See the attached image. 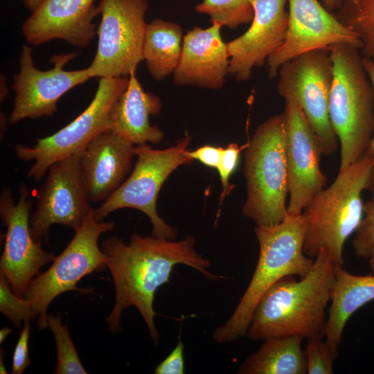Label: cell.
Masks as SVG:
<instances>
[{
	"label": "cell",
	"instance_id": "2",
	"mask_svg": "<svg viewBox=\"0 0 374 374\" xmlns=\"http://www.w3.org/2000/svg\"><path fill=\"white\" fill-rule=\"evenodd\" d=\"M335 269L329 254L321 251L305 276L296 280L287 276L276 282L257 303L245 336L254 341L289 336L324 337Z\"/></svg>",
	"mask_w": 374,
	"mask_h": 374
},
{
	"label": "cell",
	"instance_id": "13",
	"mask_svg": "<svg viewBox=\"0 0 374 374\" xmlns=\"http://www.w3.org/2000/svg\"><path fill=\"white\" fill-rule=\"evenodd\" d=\"M28 197L29 191L24 184L19 186L17 202L8 187L2 188L0 196V216L6 226L0 272L12 291L21 297L40 269L55 258L54 253L42 248V242L33 238L30 228L33 202Z\"/></svg>",
	"mask_w": 374,
	"mask_h": 374
},
{
	"label": "cell",
	"instance_id": "16",
	"mask_svg": "<svg viewBox=\"0 0 374 374\" xmlns=\"http://www.w3.org/2000/svg\"><path fill=\"white\" fill-rule=\"evenodd\" d=\"M285 101L287 209L290 215H299L328 179L320 168L322 152L318 139L305 115L294 99L286 98Z\"/></svg>",
	"mask_w": 374,
	"mask_h": 374
},
{
	"label": "cell",
	"instance_id": "11",
	"mask_svg": "<svg viewBox=\"0 0 374 374\" xmlns=\"http://www.w3.org/2000/svg\"><path fill=\"white\" fill-rule=\"evenodd\" d=\"M278 74V93L298 103L318 139L322 154H333L338 139L329 117L333 78L329 51L315 50L295 57L284 63Z\"/></svg>",
	"mask_w": 374,
	"mask_h": 374
},
{
	"label": "cell",
	"instance_id": "34",
	"mask_svg": "<svg viewBox=\"0 0 374 374\" xmlns=\"http://www.w3.org/2000/svg\"><path fill=\"white\" fill-rule=\"evenodd\" d=\"M223 150L224 148L220 146L206 145L193 151L186 149L184 153L193 161L197 160L208 167L217 169L221 160Z\"/></svg>",
	"mask_w": 374,
	"mask_h": 374
},
{
	"label": "cell",
	"instance_id": "35",
	"mask_svg": "<svg viewBox=\"0 0 374 374\" xmlns=\"http://www.w3.org/2000/svg\"><path fill=\"white\" fill-rule=\"evenodd\" d=\"M362 64L371 82L374 93V62L368 58L362 57ZM366 150L370 152L374 157V131L371 143ZM369 189H371L373 191H374V168L373 170L372 179Z\"/></svg>",
	"mask_w": 374,
	"mask_h": 374
},
{
	"label": "cell",
	"instance_id": "23",
	"mask_svg": "<svg viewBox=\"0 0 374 374\" xmlns=\"http://www.w3.org/2000/svg\"><path fill=\"white\" fill-rule=\"evenodd\" d=\"M299 336L265 340L241 364L240 374H306L307 360Z\"/></svg>",
	"mask_w": 374,
	"mask_h": 374
},
{
	"label": "cell",
	"instance_id": "26",
	"mask_svg": "<svg viewBox=\"0 0 374 374\" xmlns=\"http://www.w3.org/2000/svg\"><path fill=\"white\" fill-rule=\"evenodd\" d=\"M195 10L209 16L211 23L217 22L232 30L251 23L254 16L251 0H202Z\"/></svg>",
	"mask_w": 374,
	"mask_h": 374
},
{
	"label": "cell",
	"instance_id": "36",
	"mask_svg": "<svg viewBox=\"0 0 374 374\" xmlns=\"http://www.w3.org/2000/svg\"><path fill=\"white\" fill-rule=\"evenodd\" d=\"M342 0H321L323 6L330 12H335L341 5Z\"/></svg>",
	"mask_w": 374,
	"mask_h": 374
},
{
	"label": "cell",
	"instance_id": "32",
	"mask_svg": "<svg viewBox=\"0 0 374 374\" xmlns=\"http://www.w3.org/2000/svg\"><path fill=\"white\" fill-rule=\"evenodd\" d=\"M30 321H24L12 356V373L21 374L30 365L28 356V339L30 336Z\"/></svg>",
	"mask_w": 374,
	"mask_h": 374
},
{
	"label": "cell",
	"instance_id": "18",
	"mask_svg": "<svg viewBox=\"0 0 374 374\" xmlns=\"http://www.w3.org/2000/svg\"><path fill=\"white\" fill-rule=\"evenodd\" d=\"M98 15L94 0H44L26 20L22 31L31 45L60 39L84 48L96 35L93 19Z\"/></svg>",
	"mask_w": 374,
	"mask_h": 374
},
{
	"label": "cell",
	"instance_id": "40",
	"mask_svg": "<svg viewBox=\"0 0 374 374\" xmlns=\"http://www.w3.org/2000/svg\"><path fill=\"white\" fill-rule=\"evenodd\" d=\"M3 355H4L3 350L1 348V352H0V373L1 374H5V373H8L4 365Z\"/></svg>",
	"mask_w": 374,
	"mask_h": 374
},
{
	"label": "cell",
	"instance_id": "25",
	"mask_svg": "<svg viewBox=\"0 0 374 374\" xmlns=\"http://www.w3.org/2000/svg\"><path fill=\"white\" fill-rule=\"evenodd\" d=\"M335 15L357 34L363 57L374 62V0H342Z\"/></svg>",
	"mask_w": 374,
	"mask_h": 374
},
{
	"label": "cell",
	"instance_id": "14",
	"mask_svg": "<svg viewBox=\"0 0 374 374\" xmlns=\"http://www.w3.org/2000/svg\"><path fill=\"white\" fill-rule=\"evenodd\" d=\"M76 56V53L55 55L51 59L53 66L41 71L34 66L32 48L23 46L19 71L12 86L15 96L9 121L16 123L26 118L53 116L64 94L91 78L87 69L65 70L66 64Z\"/></svg>",
	"mask_w": 374,
	"mask_h": 374
},
{
	"label": "cell",
	"instance_id": "19",
	"mask_svg": "<svg viewBox=\"0 0 374 374\" xmlns=\"http://www.w3.org/2000/svg\"><path fill=\"white\" fill-rule=\"evenodd\" d=\"M222 27L213 22L206 28L195 26L184 36L180 60L172 73L175 84L211 89L224 85L230 56L222 38Z\"/></svg>",
	"mask_w": 374,
	"mask_h": 374
},
{
	"label": "cell",
	"instance_id": "41",
	"mask_svg": "<svg viewBox=\"0 0 374 374\" xmlns=\"http://www.w3.org/2000/svg\"><path fill=\"white\" fill-rule=\"evenodd\" d=\"M368 264L371 270L374 271V255L369 258Z\"/></svg>",
	"mask_w": 374,
	"mask_h": 374
},
{
	"label": "cell",
	"instance_id": "33",
	"mask_svg": "<svg viewBox=\"0 0 374 374\" xmlns=\"http://www.w3.org/2000/svg\"><path fill=\"white\" fill-rule=\"evenodd\" d=\"M184 346L179 340L172 352L155 368V374H183L184 373Z\"/></svg>",
	"mask_w": 374,
	"mask_h": 374
},
{
	"label": "cell",
	"instance_id": "30",
	"mask_svg": "<svg viewBox=\"0 0 374 374\" xmlns=\"http://www.w3.org/2000/svg\"><path fill=\"white\" fill-rule=\"evenodd\" d=\"M352 241L355 254L364 258L374 255V197L364 204V213Z\"/></svg>",
	"mask_w": 374,
	"mask_h": 374
},
{
	"label": "cell",
	"instance_id": "28",
	"mask_svg": "<svg viewBox=\"0 0 374 374\" xmlns=\"http://www.w3.org/2000/svg\"><path fill=\"white\" fill-rule=\"evenodd\" d=\"M0 312L17 327L22 321H34L30 303L17 295L5 277L0 272Z\"/></svg>",
	"mask_w": 374,
	"mask_h": 374
},
{
	"label": "cell",
	"instance_id": "17",
	"mask_svg": "<svg viewBox=\"0 0 374 374\" xmlns=\"http://www.w3.org/2000/svg\"><path fill=\"white\" fill-rule=\"evenodd\" d=\"M254 16L240 36L226 43L229 74L238 81L249 79L254 67L265 64L283 44L288 27L287 0H251Z\"/></svg>",
	"mask_w": 374,
	"mask_h": 374
},
{
	"label": "cell",
	"instance_id": "31",
	"mask_svg": "<svg viewBox=\"0 0 374 374\" xmlns=\"http://www.w3.org/2000/svg\"><path fill=\"white\" fill-rule=\"evenodd\" d=\"M245 147L246 144L240 147L238 144L231 143L227 147L224 148L221 160L217 168L222 186L220 196V203L235 187L233 184H230L229 179L236 170L240 161V152Z\"/></svg>",
	"mask_w": 374,
	"mask_h": 374
},
{
	"label": "cell",
	"instance_id": "24",
	"mask_svg": "<svg viewBox=\"0 0 374 374\" xmlns=\"http://www.w3.org/2000/svg\"><path fill=\"white\" fill-rule=\"evenodd\" d=\"M183 38L177 23L155 19L148 24L143 55L154 80L159 81L173 73L180 60Z\"/></svg>",
	"mask_w": 374,
	"mask_h": 374
},
{
	"label": "cell",
	"instance_id": "12",
	"mask_svg": "<svg viewBox=\"0 0 374 374\" xmlns=\"http://www.w3.org/2000/svg\"><path fill=\"white\" fill-rule=\"evenodd\" d=\"M80 154L81 151L60 159L48 170L36 210L30 217L31 234L37 242L47 241L50 227L55 224L75 232L92 209L80 172Z\"/></svg>",
	"mask_w": 374,
	"mask_h": 374
},
{
	"label": "cell",
	"instance_id": "42",
	"mask_svg": "<svg viewBox=\"0 0 374 374\" xmlns=\"http://www.w3.org/2000/svg\"><path fill=\"white\" fill-rule=\"evenodd\" d=\"M1 115L3 116V120H2V118H1V120L3 121V123H4L5 121H9V118H8V119L6 118L5 114H1ZM1 124H2V123H1ZM2 127H3V129L1 130V134H2L3 131V132L5 131L4 124L3 125V126L1 127V128Z\"/></svg>",
	"mask_w": 374,
	"mask_h": 374
},
{
	"label": "cell",
	"instance_id": "22",
	"mask_svg": "<svg viewBox=\"0 0 374 374\" xmlns=\"http://www.w3.org/2000/svg\"><path fill=\"white\" fill-rule=\"evenodd\" d=\"M335 281L324 337L336 358L344 326L357 310L374 300V276L353 275L335 267Z\"/></svg>",
	"mask_w": 374,
	"mask_h": 374
},
{
	"label": "cell",
	"instance_id": "39",
	"mask_svg": "<svg viewBox=\"0 0 374 374\" xmlns=\"http://www.w3.org/2000/svg\"><path fill=\"white\" fill-rule=\"evenodd\" d=\"M12 330L7 327H3L0 330V344H1L6 337L10 334Z\"/></svg>",
	"mask_w": 374,
	"mask_h": 374
},
{
	"label": "cell",
	"instance_id": "21",
	"mask_svg": "<svg viewBox=\"0 0 374 374\" xmlns=\"http://www.w3.org/2000/svg\"><path fill=\"white\" fill-rule=\"evenodd\" d=\"M161 109L160 98L144 91L133 73L112 108L110 130L134 145L158 144L164 134L158 126L150 123V116L159 114Z\"/></svg>",
	"mask_w": 374,
	"mask_h": 374
},
{
	"label": "cell",
	"instance_id": "27",
	"mask_svg": "<svg viewBox=\"0 0 374 374\" xmlns=\"http://www.w3.org/2000/svg\"><path fill=\"white\" fill-rule=\"evenodd\" d=\"M48 328L53 332L56 346L57 365L54 373H87L80 362L68 328L66 325L62 324L59 314L48 315Z\"/></svg>",
	"mask_w": 374,
	"mask_h": 374
},
{
	"label": "cell",
	"instance_id": "4",
	"mask_svg": "<svg viewBox=\"0 0 374 374\" xmlns=\"http://www.w3.org/2000/svg\"><path fill=\"white\" fill-rule=\"evenodd\" d=\"M373 168L374 157L366 150L310 200L303 211L307 221L305 255L314 258L325 251L335 267H344V244L363 217L362 195L370 187Z\"/></svg>",
	"mask_w": 374,
	"mask_h": 374
},
{
	"label": "cell",
	"instance_id": "7",
	"mask_svg": "<svg viewBox=\"0 0 374 374\" xmlns=\"http://www.w3.org/2000/svg\"><path fill=\"white\" fill-rule=\"evenodd\" d=\"M191 137L187 133L177 143L165 150H154L147 144L137 145L136 163L130 177L96 209V220L101 221L109 213L123 208L139 210L152 224V235L174 240L176 228L168 224L158 214L157 199L169 175L178 167L193 160L184 154Z\"/></svg>",
	"mask_w": 374,
	"mask_h": 374
},
{
	"label": "cell",
	"instance_id": "6",
	"mask_svg": "<svg viewBox=\"0 0 374 374\" xmlns=\"http://www.w3.org/2000/svg\"><path fill=\"white\" fill-rule=\"evenodd\" d=\"M285 139L283 112L262 123L246 143L243 173L247 199L242 211L256 226H275L287 215Z\"/></svg>",
	"mask_w": 374,
	"mask_h": 374
},
{
	"label": "cell",
	"instance_id": "3",
	"mask_svg": "<svg viewBox=\"0 0 374 374\" xmlns=\"http://www.w3.org/2000/svg\"><path fill=\"white\" fill-rule=\"evenodd\" d=\"M307 221L304 214L287 213L283 222L272 226L255 227L259 244L257 265L250 283L236 308L213 333L219 344H226L245 336L253 312L261 296L287 276H305L314 258L303 250Z\"/></svg>",
	"mask_w": 374,
	"mask_h": 374
},
{
	"label": "cell",
	"instance_id": "15",
	"mask_svg": "<svg viewBox=\"0 0 374 374\" xmlns=\"http://www.w3.org/2000/svg\"><path fill=\"white\" fill-rule=\"evenodd\" d=\"M288 27L282 46L267 60L270 78L286 62L303 53L345 43L361 48L357 34L344 26L318 0H287Z\"/></svg>",
	"mask_w": 374,
	"mask_h": 374
},
{
	"label": "cell",
	"instance_id": "38",
	"mask_svg": "<svg viewBox=\"0 0 374 374\" xmlns=\"http://www.w3.org/2000/svg\"><path fill=\"white\" fill-rule=\"evenodd\" d=\"M8 89L6 87V79L3 75H1V102L3 101L8 94Z\"/></svg>",
	"mask_w": 374,
	"mask_h": 374
},
{
	"label": "cell",
	"instance_id": "10",
	"mask_svg": "<svg viewBox=\"0 0 374 374\" xmlns=\"http://www.w3.org/2000/svg\"><path fill=\"white\" fill-rule=\"evenodd\" d=\"M128 82L129 77L99 78L92 101L72 122L51 136L37 139L33 147L17 145L15 152L19 159L34 161L27 177L39 181L55 162L80 152L110 130L112 108Z\"/></svg>",
	"mask_w": 374,
	"mask_h": 374
},
{
	"label": "cell",
	"instance_id": "5",
	"mask_svg": "<svg viewBox=\"0 0 374 374\" xmlns=\"http://www.w3.org/2000/svg\"><path fill=\"white\" fill-rule=\"evenodd\" d=\"M329 53L333 66L329 117L341 146V171L369 146L374 131V93L359 48L341 43L332 46Z\"/></svg>",
	"mask_w": 374,
	"mask_h": 374
},
{
	"label": "cell",
	"instance_id": "1",
	"mask_svg": "<svg viewBox=\"0 0 374 374\" xmlns=\"http://www.w3.org/2000/svg\"><path fill=\"white\" fill-rule=\"evenodd\" d=\"M195 242L192 235L174 241L153 235L144 237L137 233L132 235L127 244L117 236L109 237L102 242L100 248L116 290L114 308L106 318L112 333L121 330L123 311L134 306L145 322L154 344L159 343L154 295L160 286L169 283L177 265L192 267L208 280L224 278L209 270L210 261L197 252Z\"/></svg>",
	"mask_w": 374,
	"mask_h": 374
},
{
	"label": "cell",
	"instance_id": "37",
	"mask_svg": "<svg viewBox=\"0 0 374 374\" xmlns=\"http://www.w3.org/2000/svg\"><path fill=\"white\" fill-rule=\"evenodd\" d=\"M44 0H24V4L31 12H35L42 5Z\"/></svg>",
	"mask_w": 374,
	"mask_h": 374
},
{
	"label": "cell",
	"instance_id": "20",
	"mask_svg": "<svg viewBox=\"0 0 374 374\" xmlns=\"http://www.w3.org/2000/svg\"><path fill=\"white\" fill-rule=\"evenodd\" d=\"M134 156V145L110 130L81 150L80 168L91 202H104L118 188Z\"/></svg>",
	"mask_w": 374,
	"mask_h": 374
},
{
	"label": "cell",
	"instance_id": "9",
	"mask_svg": "<svg viewBox=\"0 0 374 374\" xmlns=\"http://www.w3.org/2000/svg\"><path fill=\"white\" fill-rule=\"evenodd\" d=\"M148 0H100V22L95 57L86 68L90 78L130 77L144 60Z\"/></svg>",
	"mask_w": 374,
	"mask_h": 374
},
{
	"label": "cell",
	"instance_id": "8",
	"mask_svg": "<svg viewBox=\"0 0 374 374\" xmlns=\"http://www.w3.org/2000/svg\"><path fill=\"white\" fill-rule=\"evenodd\" d=\"M90 211L64 251L53 260L51 266L29 283L23 298L30 305L33 320L37 319L39 330L48 328L47 308L57 296L80 290L78 283L86 275L100 271L106 266L105 255L98 245L100 235L112 231L114 222H98Z\"/></svg>",
	"mask_w": 374,
	"mask_h": 374
},
{
	"label": "cell",
	"instance_id": "29",
	"mask_svg": "<svg viewBox=\"0 0 374 374\" xmlns=\"http://www.w3.org/2000/svg\"><path fill=\"white\" fill-rule=\"evenodd\" d=\"M305 352L308 374L334 373L333 364L337 358L323 337L307 339Z\"/></svg>",
	"mask_w": 374,
	"mask_h": 374
}]
</instances>
